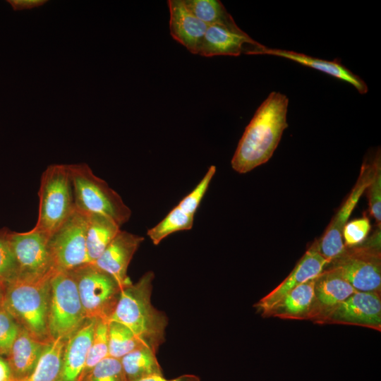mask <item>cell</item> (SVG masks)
I'll return each instance as SVG.
<instances>
[{
	"label": "cell",
	"mask_w": 381,
	"mask_h": 381,
	"mask_svg": "<svg viewBox=\"0 0 381 381\" xmlns=\"http://www.w3.org/2000/svg\"><path fill=\"white\" fill-rule=\"evenodd\" d=\"M142 345L136 336L125 325L113 321L109 322V356L120 359Z\"/></svg>",
	"instance_id": "obj_27"
},
{
	"label": "cell",
	"mask_w": 381,
	"mask_h": 381,
	"mask_svg": "<svg viewBox=\"0 0 381 381\" xmlns=\"http://www.w3.org/2000/svg\"><path fill=\"white\" fill-rule=\"evenodd\" d=\"M86 216V249L90 263H94L121 229L105 216L97 214Z\"/></svg>",
	"instance_id": "obj_22"
},
{
	"label": "cell",
	"mask_w": 381,
	"mask_h": 381,
	"mask_svg": "<svg viewBox=\"0 0 381 381\" xmlns=\"http://www.w3.org/2000/svg\"><path fill=\"white\" fill-rule=\"evenodd\" d=\"M66 340L61 337L52 340L32 371L18 381H61L63 354Z\"/></svg>",
	"instance_id": "obj_23"
},
{
	"label": "cell",
	"mask_w": 381,
	"mask_h": 381,
	"mask_svg": "<svg viewBox=\"0 0 381 381\" xmlns=\"http://www.w3.org/2000/svg\"><path fill=\"white\" fill-rule=\"evenodd\" d=\"M356 291L346 280L324 270L315 278L314 303L309 320L320 325L329 312Z\"/></svg>",
	"instance_id": "obj_16"
},
{
	"label": "cell",
	"mask_w": 381,
	"mask_h": 381,
	"mask_svg": "<svg viewBox=\"0 0 381 381\" xmlns=\"http://www.w3.org/2000/svg\"><path fill=\"white\" fill-rule=\"evenodd\" d=\"M326 324L355 325L381 332V293L356 291L320 323Z\"/></svg>",
	"instance_id": "obj_12"
},
{
	"label": "cell",
	"mask_w": 381,
	"mask_h": 381,
	"mask_svg": "<svg viewBox=\"0 0 381 381\" xmlns=\"http://www.w3.org/2000/svg\"><path fill=\"white\" fill-rule=\"evenodd\" d=\"M8 239L18 265V277H42L56 270L49 237L46 234L33 228L26 232L9 230Z\"/></svg>",
	"instance_id": "obj_10"
},
{
	"label": "cell",
	"mask_w": 381,
	"mask_h": 381,
	"mask_svg": "<svg viewBox=\"0 0 381 381\" xmlns=\"http://www.w3.org/2000/svg\"><path fill=\"white\" fill-rule=\"evenodd\" d=\"M86 320L72 272L54 270L50 278L48 309L51 339H68Z\"/></svg>",
	"instance_id": "obj_7"
},
{
	"label": "cell",
	"mask_w": 381,
	"mask_h": 381,
	"mask_svg": "<svg viewBox=\"0 0 381 381\" xmlns=\"http://www.w3.org/2000/svg\"><path fill=\"white\" fill-rule=\"evenodd\" d=\"M72 181L75 209L86 215L105 216L121 227L131 210L120 195L96 176L86 163L68 164Z\"/></svg>",
	"instance_id": "obj_4"
},
{
	"label": "cell",
	"mask_w": 381,
	"mask_h": 381,
	"mask_svg": "<svg viewBox=\"0 0 381 381\" xmlns=\"http://www.w3.org/2000/svg\"><path fill=\"white\" fill-rule=\"evenodd\" d=\"M169 29L173 39L190 53L198 54L208 25L198 18L183 0H169Z\"/></svg>",
	"instance_id": "obj_17"
},
{
	"label": "cell",
	"mask_w": 381,
	"mask_h": 381,
	"mask_svg": "<svg viewBox=\"0 0 381 381\" xmlns=\"http://www.w3.org/2000/svg\"><path fill=\"white\" fill-rule=\"evenodd\" d=\"M96 319H87L66 342L61 381H80L92 340Z\"/></svg>",
	"instance_id": "obj_18"
},
{
	"label": "cell",
	"mask_w": 381,
	"mask_h": 381,
	"mask_svg": "<svg viewBox=\"0 0 381 381\" xmlns=\"http://www.w3.org/2000/svg\"><path fill=\"white\" fill-rule=\"evenodd\" d=\"M266 47L251 38L238 26H208L199 49L202 56L262 54Z\"/></svg>",
	"instance_id": "obj_13"
},
{
	"label": "cell",
	"mask_w": 381,
	"mask_h": 381,
	"mask_svg": "<svg viewBox=\"0 0 381 381\" xmlns=\"http://www.w3.org/2000/svg\"><path fill=\"white\" fill-rule=\"evenodd\" d=\"M377 151L378 150L371 158H366L364 161L351 192L332 218L322 237L318 240L320 253L329 262L346 249L342 231L372 178Z\"/></svg>",
	"instance_id": "obj_11"
},
{
	"label": "cell",
	"mask_w": 381,
	"mask_h": 381,
	"mask_svg": "<svg viewBox=\"0 0 381 381\" xmlns=\"http://www.w3.org/2000/svg\"><path fill=\"white\" fill-rule=\"evenodd\" d=\"M324 270L344 279L358 291L381 293L380 229L368 242L346 248Z\"/></svg>",
	"instance_id": "obj_6"
},
{
	"label": "cell",
	"mask_w": 381,
	"mask_h": 381,
	"mask_svg": "<svg viewBox=\"0 0 381 381\" xmlns=\"http://www.w3.org/2000/svg\"><path fill=\"white\" fill-rule=\"evenodd\" d=\"M53 272L38 278L17 277L6 283V287L4 308L20 327L44 341H52L48 330V309Z\"/></svg>",
	"instance_id": "obj_3"
},
{
	"label": "cell",
	"mask_w": 381,
	"mask_h": 381,
	"mask_svg": "<svg viewBox=\"0 0 381 381\" xmlns=\"http://www.w3.org/2000/svg\"><path fill=\"white\" fill-rule=\"evenodd\" d=\"M262 54L285 58L303 66L314 68L353 85L360 94H365L368 87L358 75L344 66L340 59L332 61L318 59L295 51L265 47Z\"/></svg>",
	"instance_id": "obj_19"
},
{
	"label": "cell",
	"mask_w": 381,
	"mask_h": 381,
	"mask_svg": "<svg viewBox=\"0 0 381 381\" xmlns=\"http://www.w3.org/2000/svg\"><path fill=\"white\" fill-rule=\"evenodd\" d=\"M7 2L14 11L32 9L45 4L47 0H8Z\"/></svg>",
	"instance_id": "obj_35"
},
{
	"label": "cell",
	"mask_w": 381,
	"mask_h": 381,
	"mask_svg": "<svg viewBox=\"0 0 381 381\" xmlns=\"http://www.w3.org/2000/svg\"><path fill=\"white\" fill-rule=\"evenodd\" d=\"M371 225L367 216L348 222L344 227L342 238L346 248L363 243L367 238Z\"/></svg>",
	"instance_id": "obj_33"
},
{
	"label": "cell",
	"mask_w": 381,
	"mask_h": 381,
	"mask_svg": "<svg viewBox=\"0 0 381 381\" xmlns=\"http://www.w3.org/2000/svg\"><path fill=\"white\" fill-rule=\"evenodd\" d=\"M8 229H0V279L8 283L19 275L18 265L13 253Z\"/></svg>",
	"instance_id": "obj_30"
},
{
	"label": "cell",
	"mask_w": 381,
	"mask_h": 381,
	"mask_svg": "<svg viewBox=\"0 0 381 381\" xmlns=\"http://www.w3.org/2000/svg\"><path fill=\"white\" fill-rule=\"evenodd\" d=\"M38 195L39 213L33 229L50 237L75 210L68 164H54L46 168Z\"/></svg>",
	"instance_id": "obj_5"
},
{
	"label": "cell",
	"mask_w": 381,
	"mask_h": 381,
	"mask_svg": "<svg viewBox=\"0 0 381 381\" xmlns=\"http://www.w3.org/2000/svg\"><path fill=\"white\" fill-rule=\"evenodd\" d=\"M188 8L208 26H238L223 4L218 0H183Z\"/></svg>",
	"instance_id": "obj_25"
},
{
	"label": "cell",
	"mask_w": 381,
	"mask_h": 381,
	"mask_svg": "<svg viewBox=\"0 0 381 381\" xmlns=\"http://www.w3.org/2000/svg\"><path fill=\"white\" fill-rule=\"evenodd\" d=\"M6 284L0 279V311L4 308Z\"/></svg>",
	"instance_id": "obj_38"
},
{
	"label": "cell",
	"mask_w": 381,
	"mask_h": 381,
	"mask_svg": "<svg viewBox=\"0 0 381 381\" xmlns=\"http://www.w3.org/2000/svg\"><path fill=\"white\" fill-rule=\"evenodd\" d=\"M108 324L109 322H107L96 320L92 340L80 381H81L99 361L109 356Z\"/></svg>",
	"instance_id": "obj_28"
},
{
	"label": "cell",
	"mask_w": 381,
	"mask_h": 381,
	"mask_svg": "<svg viewBox=\"0 0 381 381\" xmlns=\"http://www.w3.org/2000/svg\"><path fill=\"white\" fill-rule=\"evenodd\" d=\"M86 319L109 322L121 291L110 274L90 263L71 271Z\"/></svg>",
	"instance_id": "obj_8"
},
{
	"label": "cell",
	"mask_w": 381,
	"mask_h": 381,
	"mask_svg": "<svg viewBox=\"0 0 381 381\" xmlns=\"http://www.w3.org/2000/svg\"><path fill=\"white\" fill-rule=\"evenodd\" d=\"M154 277L148 271L136 283L123 288L109 322L125 325L143 345L157 352L164 341L168 318L151 303Z\"/></svg>",
	"instance_id": "obj_2"
},
{
	"label": "cell",
	"mask_w": 381,
	"mask_h": 381,
	"mask_svg": "<svg viewBox=\"0 0 381 381\" xmlns=\"http://www.w3.org/2000/svg\"><path fill=\"white\" fill-rule=\"evenodd\" d=\"M193 219L194 217L176 206L161 222L148 229L147 235L153 244L158 245L164 238L174 232L191 229Z\"/></svg>",
	"instance_id": "obj_26"
},
{
	"label": "cell",
	"mask_w": 381,
	"mask_h": 381,
	"mask_svg": "<svg viewBox=\"0 0 381 381\" xmlns=\"http://www.w3.org/2000/svg\"><path fill=\"white\" fill-rule=\"evenodd\" d=\"M138 381H200V380L195 375L186 374L174 379H166L163 375H152Z\"/></svg>",
	"instance_id": "obj_36"
},
{
	"label": "cell",
	"mask_w": 381,
	"mask_h": 381,
	"mask_svg": "<svg viewBox=\"0 0 381 381\" xmlns=\"http://www.w3.org/2000/svg\"><path fill=\"white\" fill-rule=\"evenodd\" d=\"M143 241L141 236L121 230L92 264L112 276L123 289L132 283L127 275L128 267Z\"/></svg>",
	"instance_id": "obj_15"
},
{
	"label": "cell",
	"mask_w": 381,
	"mask_h": 381,
	"mask_svg": "<svg viewBox=\"0 0 381 381\" xmlns=\"http://www.w3.org/2000/svg\"><path fill=\"white\" fill-rule=\"evenodd\" d=\"M0 381H16L6 359L0 356Z\"/></svg>",
	"instance_id": "obj_37"
},
{
	"label": "cell",
	"mask_w": 381,
	"mask_h": 381,
	"mask_svg": "<svg viewBox=\"0 0 381 381\" xmlns=\"http://www.w3.org/2000/svg\"><path fill=\"white\" fill-rule=\"evenodd\" d=\"M329 263L320 253L318 240L307 249L290 274L254 305L261 315L299 285L318 277Z\"/></svg>",
	"instance_id": "obj_14"
},
{
	"label": "cell",
	"mask_w": 381,
	"mask_h": 381,
	"mask_svg": "<svg viewBox=\"0 0 381 381\" xmlns=\"http://www.w3.org/2000/svg\"><path fill=\"white\" fill-rule=\"evenodd\" d=\"M86 214L75 210L49 239L56 270L72 271L90 264L86 243Z\"/></svg>",
	"instance_id": "obj_9"
},
{
	"label": "cell",
	"mask_w": 381,
	"mask_h": 381,
	"mask_svg": "<svg viewBox=\"0 0 381 381\" xmlns=\"http://www.w3.org/2000/svg\"><path fill=\"white\" fill-rule=\"evenodd\" d=\"M367 191L369 212L375 219L377 226L381 224V160L380 151H377L375 157L374 171L372 178L365 189Z\"/></svg>",
	"instance_id": "obj_31"
},
{
	"label": "cell",
	"mask_w": 381,
	"mask_h": 381,
	"mask_svg": "<svg viewBox=\"0 0 381 381\" xmlns=\"http://www.w3.org/2000/svg\"><path fill=\"white\" fill-rule=\"evenodd\" d=\"M156 353L142 345L120 358L126 381H138L152 375H163Z\"/></svg>",
	"instance_id": "obj_24"
},
{
	"label": "cell",
	"mask_w": 381,
	"mask_h": 381,
	"mask_svg": "<svg viewBox=\"0 0 381 381\" xmlns=\"http://www.w3.org/2000/svg\"><path fill=\"white\" fill-rule=\"evenodd\" d=\"M289 99L286 95L272 92L256 110L241 138L231 165L245 174L269 161L277 149L286 120Z\"/></svg>",
	"instance_id": "obj_1"
},
{
	"label": "cell",
	"mask_w": 381,
	"mask_h": 381,
	"mask_svg": "<svg viewBox=\"0 0 381 381\" xmlns=\"http://www.w3.org/2000/svg\"><path fill=\"white\" fill-rule=\"evenodd\" d=\"M215 172L216 167L210 166L195 188L184 197L177 206L186 213L194 217Z\"/></svg>",
	"instance_id": "obj_32"
},
{
	"label": "cell",
	"mask_w": 381,
	"mask_h": 381,
	"mask_svg": "<svg viewBox=\"0 0 381 381\" xmlns=\"http://www.w3.org/2000/svg\"><path fill=\"white\" fill-rule=\"evenodd\" d=\"M315 278L296 287L267 312L265 318L309 320L314 303Z\"/></svg>",
	"instance_id": "obj_21"
},
{
	"label": "cell",
	"mask_w": 381,
	"mask_h": 381,
	"mask_svg": "<svg viewBox=\"0 0 381 381\" xmlns=\"http://www.w3.org/2000/svg\"><path fill=\"white\" fill-rule=\"evenodd\" d=\"M20 326L5 309L0 311V356L6 357L19 332Z\"/></svg>",
	"instance_id": "obj_34"
},
{
	"label": "cell",
	"mask_w": 381,
	"mask_h": 381,
	"mask_svg": "<svg viewBox=\"0 0 381 381\" xmlns=\"http://www.w3.org/2000/svg\"><path fill=\"white\" fill-rule=\"evenodd\" d=\"M50 341L40 340L20 327L6 357L16 381L25 378L32 371Z\"/></svg>",
	"instance_id": "obj_20"
},
{
	"label": "cell",
	"mask_w": 381,
	"mask_h": 381,
	"mask_svg": "<svg viewBox=\"0 0 381 381\" xmlns=\"http://www.w3.org/2000/svg\"><path fill=\"white\" fill-rule=\"evenodd\" d=\"M81 381H126L120 359L107 356L99 361Z\"/></svg>",
	"instance_id": "obj_29"
}]
</instances>
